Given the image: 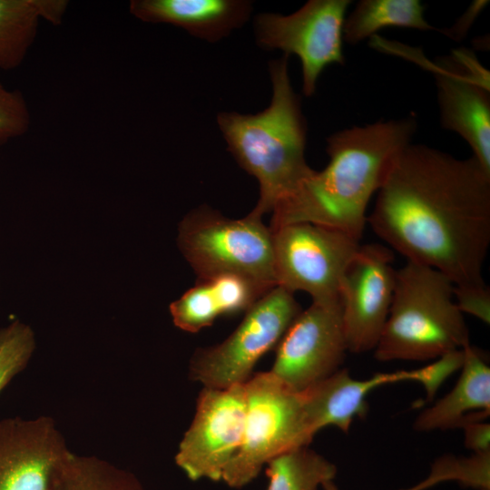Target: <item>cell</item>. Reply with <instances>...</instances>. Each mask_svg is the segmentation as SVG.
I'll use <instances>...</instances> for the list:
<instances>
[{"label":"cell","instance_id":"277c9868","mask_svg":"<svg viewBox=\"0 0 490 490\" xmlns=\"http://www.w3.org/2000/svg\"><path fill=\"white\" fill-rule=\"evenodd\" d=\"M454 283L439 270L408 261L395 272L388 315L374 348L379 361L437 359L470 343Z\"/></svg>","mask_w":490,"mask_h":490},{"label":"cell","instance_id":"6da1fadb","mask_svg":"<svg viewBox=\"0 0 490 490\" xmlns=\"http://www.w3.org/2000/svg\"><path fill=\"white\" fill-rule=\"evenodd\" d=\"M367 222L386 246L455 286L485 283L490 174L475 157L410 143L377 192Z\"/></svg>","mask_w":490,"mask_h":490},{"label":"cell","instance_id":"7a4b0ae2","mask_svg":"<svg viewBox=\"0 0 490 490\" xmlns=\"http://www.w3.org/2000/svg\"><path fill=\"white\" fill-rule=\"evenodd\" d=\"M416 120L379 121L337 132L327 138L329 157L297 191L271 211L270 228L309 222L361 240L367 210L395 160L411 143Z\"/></svg>","mask_w":490,"mask_h":490},{"label":"cell","instance_id":"ffe728a7","mask_svg":"<svg viewBox=\"0 0 490 490\" xmlns=\"http://www.w3.org/2000/svg\"><path fill=\"white\" fill-rule=\"evenodd\" d=\"M386 27L434 30L418 0H361L343 24V40L355 44Z\"/></svg>","mask_w":490,"mask_h":490},{"label":"cell","instance_id":"30bf717a","mask_svg":"<svg viewBox=\"0 0 490 490\" xmlns=\"http://www.w3.org/2000/svg\"><path fill=\"white\" fill-rule=\"evenodd\" d=\"M245 416L244 384L203 387L194 418L175 456L176 465L189 479L221 480L225 467L240 446Z\"/></svg>","mask_w":490,"mask_h":490},{"label":"cell","instance_id":"9c48e42d","mask_svg":"<svg viewBox=\"0 0 490 490\" xmlns=\"http://www.w3.org/2000/svg\"><path fill=\"white\" fill-rule=\"evenodd\" d=\"M349 0H310L296 12L283 15L261 13L254 18L259 47L281 50L299 56L302 91L310 97L324 69L343 64V24Z\"/></svg>","mask_w":490,"mask_h":490},{"label":"cell","instance_id":"52a82bcc","mask_svg":"<svg viewBox=\"0 0 490 490\" xmlns=\"http://www.w3.org/2000/svg\"><path fill=\"white\" fill-rule=\"evenodd\" d=\"M300 311L294 293L275 286L245 312L225 340L194 354L191 377L212 388L244 384L258 360L277 347Z\"/></svg>","mask_w":490,"mask_h":490},{"label":"cell","instance_id":"7c38bea8","mask_svg":"<svg viewBox=\"0 0 490 490\" xmlns=\"http://www.w3.org/2000/svg\"><path fill=\"white\" fill-rule=\"evenodd\" d=\"M462 363L463 352L457 350L420 368L377 373L363 380L354 379L347 368H340L302 391L309 428L314 435L327 426H335L348 433L356 417L364 418L368 415V394L387 384L419 382L426 389V400H432L438 387L460 369Z\"/></svg>","mask_w":490,"mask_h":490},{"label":"cell","instance_id":"d4e9b609","mask_svg":"<svg viewBox=\"0 0 490 490\" xmlns=\"http://www.w3.org/2000/svg\"><path fill=\"white\" fill-rule=\"evenodd\" d=\"M454 296L462 314L472 315L487 325L490 323V289L485 283L455 286Z\"/></svg>","mask_w":490,"mask_h":490},{"label":"cell","instance_id":"9a60e30c","mask_svg":"<svg viewBox=\"0 0 490 490\" xmlns=\"http://www.w3.org/2000/svg\"><path fill=\"white\" fill-rule=\"evenodd\" d=\"M70 451L50 416L0 420V490H52Z\"/></svg>","mask_w":490,"mask_h":490},{"label":"cell","instance_id":"4fadbf2b","mask_svg":"<svg viewBox=\"0 0 490 490\" xmlns=\"http://www.w3.org/2000/svg\"><path fill=\"white\" fill-rule=\"evenodd\" d=\"M347 351L338 300L312 301L277 345L270 372L301 392L340 369Z\"/></svg>","mask_w":490,"mask_h":490},{"label":"cell","instance_id":"f1b7e54d","mask_svg":"<svg viewBox=\"0 0 490 490\" xmlns=\"http://www.w3.org/2000/svg\"><path fill=\"white\" fill-rule=\"evenodd\" d=\"M484 490H490V489H484Z\"/></svg>","mask_w":490,"mask_h":490},{"label":"cell","instance_id":"603a6c76","mask_svg":"<svg viewBox=\"0 0 490 490\" xmlns=\"http://www.w3.org/2000/svg\"><path fill=\"white\" fill-rule=\"evenodd\" d=\"M35 348L33 329L20 320L0 328V394L29 363Z\"/></svg>","mask_w":490,"mask_h":490},{"label":"cell","instance_id":"2e32d148","mask_svg":"<svg viewBox=\"0 0 490 490\" xmlns=\"http://www.w3.org/2000/svg\"><path fill=\"white\" fill-rule=\"evenodd\" d=\"M252 8L247 0H132L129 5L141 21L170 24L211 43L241 27Z\"/></svg>","mask_w":490,"mask_h":490},{"label":"cell","instance_id":"e0dca14e","mask_svg":"<svg viewBox=\"0 0 490 490\" xmlns=\"http://www.w3.org/2000/svg\"><path fill=\"white\" fill-rule=\"evenodd\" d=\"M269 290L232 273L198 278L196 284L170 305L174 325L195 333L221 316L246 312Z\"/></svg>","mask_w":490,"mask_h":490},{"label":"cell","instance_id":"cb8c5ba5","mask_svg":"<svg viewBox=\"0 0 490 490\" xmlns=\"http://www.w3.org/2000/svg\"><path fill=\"white\" fill-rule=\"evenodd\" d=\"M30 112L19 90L7 89L0 80V145L26 133Z\"/></svg>","mask_w":490,"mask_h":490},{"label":"cell","instance_id":"83f0119b","mask_svg":"<svg viewBox=\"0 0 490 490\" xmlns=\"http://www.w3.org/2000/svg\"><path fill=\"white\" fill-rule=\"evenodd\" d=\"M448 480L449 476L446 472L436 464H433L429 475L424 481L413 485L412 487L401 490H425L441 482ZM321 486L323 490H339L333 480L324 482Z\"/></svg>","mask_w":490,"mask_h":490},{"label":"cell","instance_id":"7402d4cb","mask_svg":"<svg viewBox=\"0 0 490 490\" xmlns=\"http://www.w3.org/2000/svg\"><path fill=\"white\" fill-rule=\"evenodd\" d=\"M267 465V490H317L337 475L333 463L308 446L283 453Z\"/></svg>","mask_w":490,"mask_h":490},{"label":"cell","instance_id":"484cf974","mask_svg":"<svg viewBox=\"0 0 490 490\" xmlns=\"http://www.w3.org/2000/svg\"><path fill=\"white\" fill-rule=\"evenodd\" d=\"M465 446L474 453L490 452V425L484 421L472 422L462 427Z\"/></svg>","mask_w":490,"mask_h":490},{"label":"cell","instance_id":"ba28073f","mask_svg":"<svg viewBox=\"0 0 490 490\" xmlns=\"http://www.w3.org/2000/svg\"><path fill=\"white\" fill-rule=\"evenodd\" d=\"M270 230L276 286L292 293L305 291L314 302L338 300L340 279L360 241L341 230L309 222Z\"/></svg>","mask_w":490,"mask_h":490},{"label":"cell","instance_id":"ac0fdd59","mask_svg":"<svg viewBox=\"0 0 490 490\" xmlns=\"http://www.w3.org/2000/svg\"><path fill=\"white\" fill-rule=\"evenodd\" d=\"M460 377L454 388L416 418L418 431L462 428L490 415V368L486 357L471 343L463 348Z\"/></svg>","mask_w":490,"mask_h":490},{"label":"cell","instance_id":"5b68a950","mask_svg":"<svg viewBox=\"0 0 490 490\" xmlns=\"http://www.w3.org/2000/svg\"><path fill=\"white\" fill-rule=\"evenodd\" d=\"M246 416L240 446L221 480L241 488L274 457L308 446L315 436L306 416L302 392L291 389L270 371L245 383Z\"/></svg>","mask_w":490,"mask_h":490},{"label":"cell","instance_id":"3957f363","mask_svg":"<svg viewBox=\"0 0 490 490\" xmlns=\"http://www.w3.org/2000/svg\"><path fill=\"white\" fill-rule=\"evenodd\" d=\"M288 64L286 54L269 63L272 96L266 109L217 115L228 151L258 181L260 196L251 211L260 217L292 195L315 171L306 161L307 122Z\"/></svg>","mask_w":490,"mask_h":490},{"label":"cell","instance_id":"5bb4252c","mask_svg":"<svg viewBox=\"0 0 490 490\" xmlns=\"http://www.w3.org/2000/svg\"><path fill=\"white\" fill-rule=\"evenodd\" d=\"M440 122L459 134L490 174V94L486 72L469 54L443 57L436 74Z\"/></svg>","mask_w":490,"mask_h":490},{"label":"cell","instance_id":"44dd1931","mask_svg":"<svg viewBox=\"0 0 490 490\" xmlns=\"http://www.w3.org/2000/svg\"><path fill=\"white\" fill-rule=\"evenodd\" d=\"M52 490H145L130 471L94 456L68 453Z\"/></svg>","mask_w":490,"mask_h":490},{"label":"cell","instance_id":"d6986e66","mask_svg":"<svg viewBox=\"0 0 490 490\" xmlns=\"http://www.w3.org/2000/svg\"><path fill=\"white\" fill-rule=\"evenodd\" d=\"M65 0H0V70L20 66L32 47L44 19L62 23Z\"/></svg>","mask_w":490,"mask_h":490},{"label":"cell","instance_id":"8fae6325","mask_svg":"<svg viewBox=\"0 0 490 490\" xmlns=\"http://www.w3.org/2000/svg\"><path fill=\"white\" fill-rule=\"evenodd\" d=\"M393 261L387 246L360 244L343 272L338 298L349 352H367L378 342L393 298Z\"/></svg>","mask_w":490,"mask_h":490},{"label":"cell","instance_id":"4316f807","mask_svg":"<svg viewBox=\"0 0 490 490\" xmlns=\"http://www.w3.org/2000/svg\"><path fill=\"white\" fill-rule=\"evenodd\" d=\"M488 1H475L456 23L449 28L442 30V34L455 41H460L466 34L475 17L480 14Z\"/></svg>","mask_w":490,"mask_h":490},{"label":"cell","instance_id":"8992f818","mask_svg":"<svg viewBox=\"0 0 490 490\" xmlns=\"http://www.w3.org/2000/svg\"><path fill=\"white\" fill-rule=\"evenodd\" d=\"M261 219L252 211L230 219L202 206L180 223L178 245L198 278L238 274L270 290L276 286L272 232Z\"/></svg>","mask_w":490,"mask_h":490}]
</instances>
